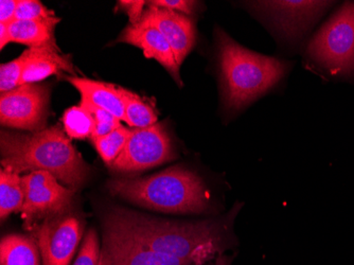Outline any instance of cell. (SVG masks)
Segmentation results:
<instances>
[{"mask_svg": "<svg viewBox=\"0 0 354 265\" xmlns=\"http://www.w3.org/2000/svg\"><path fill=\"white\" fill-rule=\"evenodd\" d=\"M0 265H39V246L35 239L8 235L0 242Z\"/></svg>", "mask_w": 354, "mask_h": 265, "instance_id": "obj_17", "label": "cell"}, {"mask_svg": "<svg viewBox=\"0 0 354 265\" xmlns=\"http://www.w3.org/2000/svg\"><path fill=\"white\" fill-rule=\"evenodd\" d=\"M1 165L12 172L47 171L73 189L82 186L89 168L59 125L29 134L3 131L0 137Z\"/></svg>", "mask_w": 354, "mask_h": 265, "instance_id": "obj_2", "label": "cell"}, {"mask_svg": "<svg viewBox=\"0 0 354 265\" xmlns=\"http://www.w3.org/2000/svg\"><path fill=\"white\" fill-rule=\"evenodd\" d=\"M84 224L77 215L48 219L31 229L44 265H69L82 238Z\"/></svg>", "mask_w": 354, "mask_h": 265, "instance_id": "obj_9", "label": "cell"}, {"mask_svg": "<svg viewBox=\"0 0 354 265\" xmlns=\"http://www.w3.org/2000/svg\"><path fill=\"white\" fill-rule=\"evenodd\" d=\"M50 91L46 85L25 84L0 95V122L25 131L45 127Z\"/></svg>", "mask_w": 354, "mask_h": 265, "instance_id": "obj_8", "label": "cell"}, {"mask_svg": "<svg viewBox=\"0 0 354 265\" xmlns=\"http://www.w3.org/2000/svg\"><path fill=\"white\" fill-rule=\"evenodd\" d=\"M214 265H230V259L228 257H218Z\"/></svg>", "mask_w": 354, "mask_h": 265, "instance_id": "obj_31", "label": "cell"}, {"mask_svg": "<svg viewBox=\"0 0 354 265\" xmlns=\"http://www.w3.org/2000/svg\"><path fill=\"white\" fill-rule=\"evenodd\" d=\"M117 42L140 48L145 57L155 59L162 64L177 84L183 86L180 65L177 64L172 48L166 37L162 35V32L156 28L130 26L123 30Z\"/></svg>", "mask_w": 354, "mask_h": 265, "instance_id": "obj_13", "label": "cell"}, {"mask_svg": "<svg viewBox=\"0 0 354 265\" xmlns=\"http://www.w3.org/2000/svg\"><path fill=\"white\" fill-rule=\"evenodd\" d=\"M307 59L331 77L354 79V1H347L310 41Z\"/></svg>", "mask_w": 354, "mask_h": 265, "instance_id": "obj_5", "label": "cell"}, {"mask_svg": "<svg viewBox=\"0 0 354 265\" xmlns=\"http://www.w3.org/2000/svg\"><path fill=\"white\" fill-rule=\"evenodd\" d=\"M149 5L155 7L165 8V9L172 10L178 13L191 14L194 11L196 6V1H187V0H154L149 1Z\"/></svg>", "mask_w": 354, "mask_h": 265, "instance_id": "obj_27", "label": "cell"}, {"mask_svg": "<svg viewBox=\"0 0 354 265\" xmlns=\"http://www.w3.org/2000/svg\"><path fill=\"white\" fill-rule=\"evenodd\" d=\"M28 51H25L19 57L0 66V91L1 93L13 91L21 85V75L27 62Z\"/></svg>", "mask_w": 354, "mask_h": 265, "instance_id": "obj_22", "label": "cell"}, {"mask_svg": "<svg viewBox=\"0 0 354 265\" xmlns=\"http://www.w3.org/2000/svg\"><path fill=\"white\" fill-rule=\"evenodd\" d=\"M146 1H141V0L118 1L119 8L127 14L129 19H130L131 26H133V27H136L140 23L143 13H145L143 7L146 6Z\"/></svg>", "mask_w": 354, "mask_h": 265, "instance_id": "obj_26", "label": "cell"}, {"mask_svg": "<svg viewBox=\"0 0 354 265\" xmlns=\"http://www.w3.org/2000/svg\"><path fill=\"white\" fill-rule=\"evenodd\" d=\"M28 57L21 75V85L35 84L62 71L75 75V68L68 55H62L50 49H27ZM19 85V86H21Z\"/></svg>", "mask_w": 354, "mask_h": 265, "instance_id": "obj_14", "label": "cell"}, {"mask_svg": "<svg viewBox=\"0 0 354 265\" xmlns=\"http://www.w3.org/2000/svg\"><path fill=\"white\" fill-rule=\"evenodd\" d=\"M65 80L80 91L81 99L109 111L121 121H125L124 103L118 86L83 77H66Z\"/></svg>", "mask_w": 354, "mask_h": 265, "instance_id": "obj_16", "label": "cell"}, {"mask_svg": "<svg viewBox=\"0 0 354 265\" xmlns=\"http://www.w3.org/2000/svg\"><path fill=\"white\" fill-rule=\"evenodd\" d=\"M109 192L140 206L172 213H201L208 208L204 181L184 167H172L145 179H114Z\"/></svg>", "mask_w": 354, "mask_h": 265, "instance_id": "obj_3", "label": "cell"}, {"mask_svg": "<svg viewBox=\"0 0 354 265\" xmlns=\"http://www.w3.org/2000/svg\"><path fill=\"white\" fill-rule=\"evenodd\" d=\"M19 0H1L0 1V24L9 25L14 21L16 9L19 6Z\"/></svg>", "mask_w": 354, "mask_h": 265, "instance_id": "obj_28", "label": "cell"}, {"mask_svg": "<svg viewBox=\"0 0 354 265\" xmlns=\"http://www.w3.org/2000/svg\"><path fill=\"white\" fill-rule=\"evenodd\" d=\"M272 21L286 33L297 37L323 15L333 3L331 1H262Z\"/></svg>", "mask_w": 354, "mask_h": 265, "instance_id": "obj_12", "label": "cell"}, {"mask_svg": "<svg viewBox=\"0 0 354 265\" xmlns=\"http://www.w3.org/2000/svg\"><path fill=\"white\" fill-rule=\"evenodd\" d=\"M103 230V246L111 257V265H198L190 259L175 258L149 250L111 229Z\"/></svg>", "mask_w": 354, "mask_h": 265, "instance_id": "obj_11", "label": "cell"}, {"mask_svg": "<svg viewBox=\"0 0 354 265\" xmlns=\"http://www.w3.org/2000/svg\"><path fill=\"white\" fill-rule=\"evenodd\" d=\"M133 131H134V129H127L121 125L118 129L111 131L109 134L105 135V136L95 137L91 140L95 145V150L98 151L101 158L111 167L124 150L127 141L130 140L131 136L133 135Z\"/></svg>", "mask_w": 354, "mask_h": 265, "instance_id": "obj_20", "label": "cell"}, {"mask_svg": "<svg viewBox=\"0 0 354 265\" xmlns=\"http://www.w3.org/2000/svg\"><path fill=\"white\" fill-rule=\"evenodd\" d=\"M103 228L136 241L149 250L198 265L214 258L224 244L226 226L216 221L173 222L127 209H107Z\"/></svg>", "mask_w": 354, "mask_h": 265, "instance_id": "obj_1", "label": "cell"}, {"mask_svg": "<svg viewBox=\"0 0 354 265\" xmlns=\"http://www.w3.org/2000/svg\"><path fill=\"white\" fill-rule=\"evenodd\" d=\"M55 17L53 10L47 9L37 0H19L14 21H44Z\"/></svg>", "mask_w": 354, "mask_h": 265, "instance_id": "obj_24", "label": "cell"}, {"mask_svg": "<svg viewBox=\"0 0 354 265\" xmlns=\"http://www.w3.org/2000/svg\"><path fill=\"white\" fill-rule=\"evenodd\" d=\"M101 250L95 229H91L83 240L82 247L73 265H99Z\"/></svg>", "mask_w": 354, "mask_h": 265, "instance_id": "obj_25", "label": "cell"}, {"mask_svg": "<svg viewBox=\"0 0 354 265\" xmlns=\"http://www.w3.org/2000/svg\"><path fill=\"white\" fill-rule=\"evenodd\" d=\"M25 202L23 179L9 169L0 171V218L5 220L11 213L21 211Z\"/></svg>", "mask_w": 354, "mask_h": 265, "instance_id": "obj_18", "label": "cell"}, {"mask_svg": "<svg viewBox=\"0 0 354 265\" xmlns=\"http://www.w3.org/2000/svg\"><path fill=\"white\" fill-rule=\"evenodd\" d=\"M175 158L174 147L165 123L134 129L120 156L111 165L119 172H139Z\"/></svg>", "mask_w": 354, "mask_h": 265, "instance_id": "obj_7", "label": "cell"}, {"mask_svg": "<svg viewBox=\"0 0 354 265\" xmlns=\"http://www.w3.org/2000/svg\"><path fill=\"white\" fill-rule=\"evenodd\" d=\"M59 19L44 21H14L8 25L10 43L23 44L35 49H50L59 53L55 43V28Z\"/></svg>", "mask_w": 354, "mask_h": 265, "instance_id": "obj_15", "label": "cell"}, {"mask_svg": "<svg viewBox=\"0 0 354 265\" xmlns=\"http://www.w3.org/2000/svg\"><path fill=\"white\" fill-rule=\"evenodd\" d=\"M80 104H82L83 107L88 109L89 113L93 116V120H95V131H93L91 138L105 136V135L109 134L111 131H115V129L121 127L120 119L117 118L116 116L113 115L109 111L95 107V105L91 104V102L84 100V99H81Z\"/></svg>", "mask_w": 354, "mask_h": 265, "instance_id": "obj_23", "label": "cell"}, {"mask_svg": "<svg viewBox=\"0 0 354 265\" xmlns=\"http://www.w3.org/2000/svg\"><path fill=\"white\" fill-rule=\"evenodd\" d=\"M99 265H111V257H109V253L105 250V247H102L101 250L100 262Z\"/></svg>", "mask_w": 354, "mask_h": 265, "instance_id": "obj_30", "label": "cell"}, {"mask_svg": "<svg viewBox=\"0 0 354 265\" xmlns=\"http://www.w3.org/2000/svg\"><path fill=\"white\" fill-rule=\"evenodd\" d=\"M136 27H154L162 32L170 44L178 65L184 62L194 45L196 37L192 21L172 10L149 5Z\"/></svg>", "mask_w": 354, "mask_h": 265, "instance_id": "obj_10", "label": "cell"}, {"mask_svg": "<svg viewBox=\"0 0 354 265\" xmlns=\"http://www.w3.org/2000/svg\"><path fill=\"white\" fill-rule=\"evenodd\" d=\"M25 202L21 218L25 227L31 230L39 221L71 213L75 189L64 187L57 177L47 171H35L21 176Z\"/></svg>", "mask_w": 354, "mask_h": 265, "instance_id": "obj_6", "label": "cell"}, {"mask_svg": "<svg viewBox=\"0 0 354 265\" xmlns=\"http://www.w3.org/2000/svg\"><path fill=\"white\" fill-rule=\"evenodd\" d=\"M218 63L225 104L240 109L264 95L283 77L288 64L252 53L216 30Z\"/></svg>", "mask_w": 354, "mask_h": 265, "instance_id": "obj_4", "label": "cell"}, {"mask_svg": "<svg viewBox=\"0 0 354 265\" xmlns=\"http://www.w3.org/2000/svg\"><path fill=\"white\" fill-rule=\"evenodd\" d=\"M10 43L9 29L8 25L0 24V48L3 49Z\"/></svg>", "mask_w": 354, "mask_h": 265, "instance_id": "obj_29", "label": "cell"}, {"mask_svg": "<svg viewBox=\"0 0 354 265\" xmlns=\"http://www.w3.org/2000/svg\"><path fill=\"white\" fill-rule=\"evenodd\" d=\"M64 129L67 136L73 139L91 138L95 131V120L82 104L66 109L63 115Z\"/></svg>", "mask_w": 354, "mask_h": 265, "instance_id": "obj_21", "label": "cell"}, {"mask_svg": "<svg viewBox=\"0 0 354 265\" xmlns=\"http://www.w3.org/2000/svg\"><path fill=\"white\" fill-rule=\"evenodd\" d=\"M118 91L124 103V122L134 129H145L157 123V113L152 105L132 91L122 87H118Z\"/></svg>", "mask_w": 354, "mask_h": 265, "instance_id": "obj_19", "label": "cell"}]
</instances>
